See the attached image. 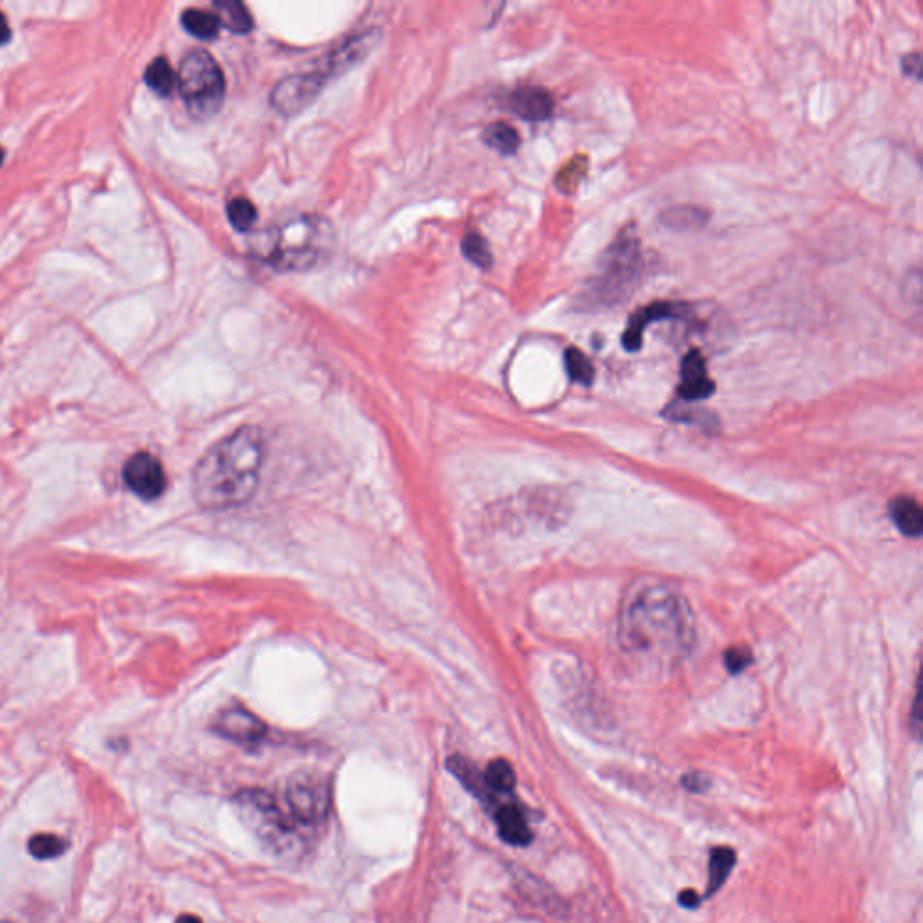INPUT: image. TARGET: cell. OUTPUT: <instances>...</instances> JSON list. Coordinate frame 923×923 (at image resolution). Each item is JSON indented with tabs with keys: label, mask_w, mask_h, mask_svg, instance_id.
Here are the masks:
<instances>
[{
	"label": "cell",
	"mask_w": 923,
	"mask_h": 923,
	"mask_svg": "<svg viewBox=\"0 0 923 923\" xmlns=\"http://www.w3.org/2000/svg\"><path fill=\"white\" fill-rule=\"evenodd\" d=\"M145 82L159 96H170L177 87V74L174 73L172 65L168 64V60L159 56L148 65Z\"/></svg>",
	"instance_id": "cell-20"
},
{
	"label": "cell",
	"mask_w": 923,
	"mask_h": 923,
	"mask_svg": "<svg viewBox=\"0 0 923 923\" xmlns=\"http://www.w3.org/2000/svg\"><path fill=\"white\" fill-rule=\"evenodd\" d=\"M750 664V653L747 649L732 648L725 653V666L731 673H740Z\"/></svg>",
	"instance_id": "cell-28"
},
{
	"label": "cell",
	"mask_w": 923,
	"mask_h": 923,
	"mask_svg": "<svg viewBox=\"0 0 923 923\" xmlns=\"http://www.w3.org/2000/svg\"><path fill=\"white\" fill-rule=\"evenodd\" d=\"M69 850V841L55 833H38L33 835L28 842V851L31 857L37 860H53L62 857Z\"/></svg>",
	"instance_id": "cell-23"
},
{
	"label": "cell",
	"mask_w": 923,
	"mask_h": 923,
	"mask_svg": "<svg viewBox=\"0 0 923 923\" xmlns=\"http://www.w3.org/2000/svg\"><path fill=\"white\" fill-rule=\"evenodd\" d=\"M123 480L132 493L141 500H157L166 489L163 464L150 453H136L123 467Z\"/></svg>",
	"instance_id": "cell-9"
},
{
	"label": "cell",
	"mask_w": 923,
	"mask_h": 923,
	"mask_svg": "<svg viewBox=\"0 0 923 923\" xmlns=\"http://www.w3.org/2000/svg\"><path fill=\"white\" fill-rule=\"evenodd\" d=\"M896 527L909 538H918L923 531V512L920 503L911 496H898L889 505Z\"/></svg>",
	"instance_id": "cell-15"
},
{
	"label": "cell",
	"mask_w": 923,
	"mask_h": 923,
	"mask_svg": "<svg viewBox=\"0 0 923 923\" xmlns=\"http://www.w3.org/2000/svg\"><path fill=\"white\" fill-rule=\"evenodd\" d=\"M509 107L516 116L527 121H545L552 116L554 100L541 87H520L512 92Z\"/></svg>",
	"instance_id": "cell-13"
},
{
	"label": "cell",
	"mask_w": 923,
	"mask_h": 923,
	"mask_svg": "<svg viewBox=\"0 0 923 923\" xmlns=\"http://www.w3.org/2000/svg\"><path fill=\"white\" fill-rule=\"evenodd\" d=\"M588 172V159L585 156L574 157L568 165L559 170L556 184L559 190L565 193L576 192L577 186L585 179Z\"/></svg>",
	"instance_id": "cell-25"
},
{
	"label": "cell",
	"mask_w": 923,
	"mask_h": 923,
	"mask_svg": "<svg viewBox=\"0 0 923 923\" xmlns=\"http://www.w3.org/2000/svg\"><path fill=\"white\" fill-rule=\"evenodd\" d=\"M2 159H4V150L0 148V165H2Z\"/></svg>",
	"instance_id": "cell-34"
},
{
	"label": "cell",
	"mask_w": 923,
	"mask_h": 923,
	"mask_svg": "<svg viewBox=\"0 0 923 923\" xmlns=\"http://www.w3.org/2000/svg\"><path fill=\"white\" fill-rule=\"evenodd\" d=\"M484 141L489 147L494 148L496 152H500L503 156H511L520 147L518 132L511 125L503 123V121H498V123H493V125L485 128Z\"/></svg>",
	"instance_id": "cell-22"
},
{
	"label": "cell",
	"mask_w": 923,
	"mask_h": 923,
	"mask_svg": "<svg viewBox=\"0 0 923 923\" xmlns=\"http://www.w3.org/2000/svg\"><path fill=\"white\" fill-rule=\"evenodd\" d=\"M684 786H686L689 792L700 794V792H705V790H707L709 781H707V777L702 776V774H689V776L684 777Z\"/></svg>",
	"instance_id": "cell-30"
},
{
	"label": "cell",
	"mask_w": 923,
	"mask_h": 923,
	"mask_svg": "<svg viewBox=\"0 0 923 923\" xmlns=\"http://www.w3.org/2000/svg\"><path fill=\"white\" fill-rule=\"evenodd\" d=\"M264 462V435L244 426L204 453L193 471V496L206 511L233 509L255 494Z\"/></svg>",
	"instance_id": "cell-1"
},
{
	"label": "cell",
	"mask_w": 923,
	"mask_h": 923,
	"mask_svg": "<svg viewBox=\"0 0 923 923\" xmlns=\"http://www.w3.org/2000/svg\"><path fill=\"white\" fill-rule=\"evenodd\" d=\"M235 806L249 832L269 853L278 859H296L302 853V824L275 796L264 790H244L235 796Z\"/></svg>",
	"instance_id": "cell-4"
},
{
	"label": "cell",
	"mask_w": 923,
	"mask_h": 923,
	"mask_svg": "<svg viewBox=\"0 0 923 923\" xmlns=\"http://www.w3.org/2000/svg\"><path fill=\"white\" fill-rule=\"evenodd\" d=\"M215 731L238 743H256L266 736V723L246 709H228L215 720Z\"/></svg>",
	"instance_id": "cell-12"
},
{
	"label": "cell",
	"mask_w": 923,
	"mask_h": 923,
	"mask_svg": "<svg viewBox=\"0 0 923 923\" xmlns=\"http://www.w3.org/2000/svg\"><path fill=\"white\" fill-rule=\"evenodd\" d=\"M496 823L498 832L503 841L512 846H527L531 844L532 832L525 815L518 806L503 805L496 810Z\"/></svg>",
	"instance_id": "cell-14"
},
{
	"label": "cell",
	"mask_w": 923,
	"mask_h": 923,
	"mask_svg": "<svg viewBox=\"0 0 923 923\" xmlns=\"http://www.w3.org/2000/svg\"><path fill=\"white\" fill-rule=\"evenodd\" d=\"M680 628L682 608L677 597L648 592L631 604L630 635L635 649L657 648V640H664V648H680Z\"/></svg>",
	"instance_id": "cell-6"
},
{
	"label": "cell",
	"mask_w": 923,
	"mask_h": 923,
	"mask_svg": "<svg viewBox=\"0 0 923 923\" xmlns=\"http://www.w3.org/2000/svg\"><path fill=\"white\" fill-rule=\"evenodd\" d=\"M736 864V851L732 848H727V846H720V848H714L711 851V859H709V886H707V891L704 898H709L713 896L718 889H722L725 880L731 875L732 868Z\"/></svg>",
	"instance_id": "cell-16"
},
{
	"label": "cell",
	"mask_w": 923,
	"mask_h": 923,
	"mask_svg": "<svg viewBox=\"0 0 923 923\" xmlns=\"http://www.w3.org/2000/svg\"><path fill=\"white\" fill-rule=\"evenodd\" d=\"M329 779L316 770L296 772L285 788V806L302 826L320 824L330 812Z\"/></svg>",
	"instance_id": "cell-7"
},
{
	"label": "cell",
	"mask_w": 923,
	"mask_h": 923,
	"mask_svg": "<svg viewBox=\"0 0 923 923\" xmlns=\"http://www.w3.org/2000/svg\"><path fill=\"white\" fill-rule=\"evenodd\" d=\"M565 365H567L568 375L572 377V381L583 384V386H590L594 383V365L579 348L570 347L565 350Z\"/></svg>",
	"instance_id": "cell-24"
},
{
	"label": "cell",
	"mask_w": 923,
	"mask_h": 923,
	"mask_svg": "<svg viewBox=\"0 0 923 923\" xmlns=\"http://www.w3.org/2000/svg\"><path fill=\"white\" fill-rule=\"evenodd\" d=\"M678 902H680V905H684L686 909H696L702 902V896L696 895L695 891H682L678 896Z\"/></svg>",
	"instance_id": "cell-31"
},
{
	"label": "cell",
	"mask_w": 923,
	"mask_h": 923,
	"mask_svg": "<svg viewBox=\"0 0 923 923\" xmlns=\"http://www.w3.org/2000/svg\"><path fill=\"white\" fill-rule=\"evenodd\" d=\"M902 69L907 76H914L916 80L922 78V58L918 53H911L902 58Z\"/></svg>",
	"instance_id": "cell-29"
},
{
	"label": "cell",
	"mask_w": 923,
	"mask_h": 923,
	"mask_svg": "<svg viewBox=\"0 0 923 923\" xmlns=\"http://www.w3.org/2000/svg\"><path fill=\"white\" fill-rule=\"evenodd\" d=\"M707 220H709V213L704 208L691 206V204L673 206L662 213V222L675 231H693V229L704 228Z\"/></svg>",
	"instance_id": "cell-17"
},
{
	"label": "cell",
	"mask_w": 923,
	"mask_h": 923,
	"mask_svg": "<svg viewBox=\"0 0 923 923\" xmlns=\"http://www.w3.org/2000/svg\"><path fill=\"white\" fill-rule=\"evenodd\" d=\"M2 923H8V922H2Z\"/></svg>",
	"instance_id": "cell-35"
},
{
	"label": "cell",
	"mask_w": 923,
	"mask_h": 923,
	"mask_svg": "<svg viewBox=\"0 0 923 923\" xmlns=\"http://www.w3.org/2000/svg\"><path fill=\"white\" fill-rule=\"evenodd\" d=\"M228 219L237 231H249L256 220V208L247 199H233L228 204Z\"/></svg>",
	"instance_id": "cell-27"
},
{
	"label": "cell",
	"mask_w": 923,
	"mask_h": 923,
	"mask_svg": "<svg viewBox=\"0 0 923 923\" xmlns=\"http://www.w3.org/2000/svg\"><path fill=\"white\" fill-rule=\"evenodd\" d=\"M184 29L201 40H213L220 31V20L215 13L202 10H186L181 17Z\"/></svg>",
	"instance_id": "cell-19"
},
{
	"label": "cell",
	"mask_w": 923,
	"mask_h": 923,
	"mask_svg": "<svg viewBox=\"0 0 923 923\" xmlns=\"http://www.w3.org/2000/svg\"><path fill=\"white\" fill-rule=\"evenodd\" d=\"M462 253L469 262H473L478 267H489L493 262L491 249L487 246L485 238L478 233H467L462 240Z\"/></svg>",
	"instance_id": "cell-26"
},
{
	"label": "cell",
	"mask_w": 923,
	"mask_h": 923,
	"mask_svg": "<svg viewBox=\"0 0 923 923\" xmlns=\"http://www.w3.org/2000/svg\"><path fill=\"white\" fill-rule=\"evenodd\" d=\"M682 383L678 386V397L684 401H702L713 395L716 384L707 375L705 357L698 348H691L682 361Z\"/></svg>",
	"instance_id": "cell-11"
},
{
	"label": "cell",
	"mask_w": 923,
	"mask_h": 923,
	"mask_svg": "<svg viewBox=\"0 0 923 923\" xmlns=\"http://www.w3.org/2000/svg\"><path fill=\"white\" fill-rule=\"evenodd\" d=\"M689 305L675 302H655L635 312L630 318L626 332L622 336V345L628 352H637L642 347L644 330L651 323L662 320H687Z\"/></svg>",
	"instance_id": "cell-10"
},
{
	"label": "cell",
	"mask_w": 923,
	"mask_h": 923,
	"mask_svg": "<svg viewBox=\"0 0 923 923\" xmlns=\"http://www.w3.org/2000/svg\"><path fill=\"white\" fill-rule=\"evenodd\" d=\"M175 923H202V920L195 914H181Z\"/></svg>",
	"instance_id": "cell-33"
},
{
	"label": "cell",
	"mask_w": 923,
	"mask_h": 923,
	"mask_svg": "<svg viewBox=\"0 0 923 923\" xmlns=\"http://www.w3.org/2000/svg\"><path fill=\"white\" fill-rule=\"evenodd\" d=\"M644 271V260L637 238L619 237L604 251L597 271L590 276L579 307L585 311L610 309L628 300L637 291Z\"/></svg>",
	"instance_id": "cell-3"
},
{
	"label": "cell",
	"mask_w": 923,
	"mask_h": 923,
	"mask_svg": "<svg viewBox=\"0 0 923 923\" xmlns=\"http://www.w3.org/2000/svg\"><path fill=\"white\" fill-rule=\"evenodd\" d=\"M186 109L195 119L215 116L226 94V80L217 60L204 49H192L184 55L177 74Z\"/></svg>",
	"instance_id": "cell-5"
},
{
	"label": "cell",
	"mask_w": 923,
	"mask_h": 923,
	"mask_svg": "<svg viewBox=\"0 0 923 923\" xmlns=\"http://www.w3.org/2000/svg\"><path fill=\"white\" fill-rule=\"evenodd\" d=\"M10 38H11L10 24H8V20H6V17H4V13L0 11V46H4V44H8V42H10Z\"/></svg>",
	"instance_id": "cell-32"
},
{
	"label": "cell",
	"mask_w": 923,
	"mask_h": 923,
	"mask_svg": "<svg viewBox=\"0 0 923 923\" xmlns=\"http://www.w3.org/2000/svg\"><path fill=\"white\" fill-rule=\"evenodd\" d=\"M329 222L316 215H294L266 229L253 242L256 255L278 271H305L320 262L330 246Z\"/></svg>",
	"instance_id": "cell-2"
},
{
	"label": "cell",
	"mask_w": 923,
	"mask_h": 923,
	"mask_svg": "<svg viewBox=\"0 0 923 923\" xmlns=\"http://www.w3.org/2000/svg\"><path fill=\"white\" fill-rule=\"evenodd\" d=\"M484 781L491 794H511L516 786V774L509 761L494 759L485 768Z\"/></svg>",
	"instance_id": "cell-21"
},
{
	"label": "cell",
	"mask_w": 923,
	"mask_h": 923,
	"mask_svg": "<svg viewBox=\"0 0 923 923\" xmlns=\"http://www.w3.org/2000/svg\"><path fill=\"white\" fill-rule=\"evenodd\" d=\"M327 78L318 73H302L287 76L278 83L271 94V103L280 114L294 116L307 109L318 98Z\"/></svg>",
	"instance_id": "cell-8"
},
{
	"label": "cell",
	"mask_w": 923,
	"mask_h": 923,
	"mask_svg": "<svg viewBox=\"0 0 923 923\" xmlns=\"http://www.w3.org/2000/svg\"><path fill=\"white\" fill-rule=\"evenodd\" d=\"M215 10H217L220 26L228 28L231 33L246 35L253 29V19L244 4L235 2V0H222V2H215Z\"/></svg>",
	"instance_id": "cell-18"
}]
</instances>
